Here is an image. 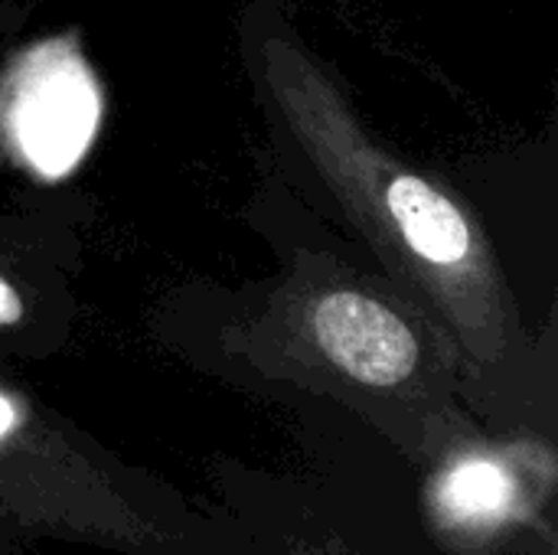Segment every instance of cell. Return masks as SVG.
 I'll return each instance as SVG.
<instances>
[{
    "instance_id": "6da1fadb",
    "label": "cell",
    "mask_w": 558,
    "mask_h": 555,
    "mask_svg": "<svg viewBox=\"0 0 558 555\" xmlns=\"http://www.w3.org/2000/svg\"><path fill=\"white\" fill-rule=\"evenodd\" d=\"M262 92L343 219L399 288L471 360L513 343L517 301L477 213L441 180L389 150L353 111L337 75L271 16L255 36Z\"/></svg>"
},
{
    "instance_id": "7a4b0ae2",
    "label": "cell",
    "mask_w": 558,
    "mask_h": 555,
    "mask_svg": "<svg viewBox=\"0 0 558 555\" xmlns=\"http://www.w3.org/2000/svg\"><path fill=\"white\" fill-rule=\"evenodd\" d=\"M265 327L366 389H399L425 363L428 317L399 288L330 255L294 262L268 298Z\"/></svg>"
},
{
    "instance_id": "3957f363",
    "label": "cell",
    "mask_w": 558,
    "mask_h": 555,
    "mask_svg": "<svg viewBox=\"0 0 558 555\" xmlns=\"http://www.w3.org/2000/svg\"><path fill=\"white\" fill-rule=\"evenodd\" d=\"M95 88L75 56L65 46H49L36 59H26L3 88V131L16 150L43 173L65 170L95 124Z\"/></svg>"
},
{
    "instance_id": "277c9868",
    "label": "cell",
    "mask_w": 558,
    "mask_h": 555,
    "mask_svg": "<svg viewBox=\"0 0 558 555\" xmlns=\"http://www.w3.org/2000/svg\"><path fill=\"white\" fill-rule=\"evenodd\" d=\"M513 484L494 461H464L438 487L441 507L454 520H494L510 507Z\"/></svg>"
},
{
    "instance_id": "5b68a950",
    "label": "cell",
    "mask_w": 558,
    "mask_h": 555,
    "mask_svg": "<svg viewBox=\"0 0 558 555\" xmlns=\"http://www.w3.org/2000/svg\"><path fill=\"white\" fill-rule=\"evenodd\" d=\"M23 317V301H20V291L0 275V327H10Z\"/></svg>"
},
{
    "instance_id": "8992f818",
    "label": "cell",
    "mask_w": 558,
    "mask_h": 555,
    "mask_svg": "<svg viewBox=\"0 0 558 555\" xmlns=\"http://www.w3.org/2000/svg\"><path fill=\"white\" fill-rule=\"evenodd\" d=\"M13 419H16V415H13V406L0 396V438L13 429Z\"/></svg>"
}]
</instances>
